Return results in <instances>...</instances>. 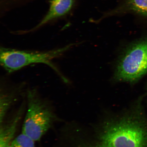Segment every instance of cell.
<instances>
[{
    "mask_svg": "<svg viewBox=\"0 0 147 147\" xmlns=\"http://www.w3.org/2000/svg\"><path fill=\"white\" fill-rule=\"evenodd\" d=\"M142 98L129 114L109 122L100 135L103 144L110 147H147V115Z\"/></svg>",
    "mask_w": 147,
    "mask_h": 147,
    "instance_id": "cell-1",
    "label": "cell"
},
{
    "mask_svg": "<svg viewBox=\"0 0 147 147\" xmlns=\"http://www.w3.org/2000/svg\"><path fill=\"white\" fill-rule=\"evenodd\" d=\"M25 96L27 111L22 133L39 142L60 119L50 101L42 97L35 88L28 89Z\"/></svg>",
    "mask_w": 147,
    "mask_h": 147,
    "instance_id": "cell-2",
    "label": "cell"
},
{
    "mask_svg": "<svg viewBox=\"0 0 147 147\" xmlns=\"http://www.w3.org/2000/svg\"><path fill=\"white\" fill-rule=\"evenodd\" d=\"M71 45L45 52L21 51L1 47L0 53L1 65L7 72L10 73L34 63L47 64L59 74L66 82L65 79L51 61L59 57L68 50Z\"/></svg>",
    "mask_w": 147,
    "mask_h": 147,
    "instance_id": "cell-3",
    "label": "cell"
},
{
    "mask_svg": "<svg viewBox=\"0 0 147 147\" xmlns=\"http://www.w3.org/2000/svg\"><path fill=\"white\" fill-rule=\"evenodd\" d=\"M147 73V40L132 45L127 49L117 65V80L137 82Z\"/></svg>",
    "mask_w": 147,
    "mask_h": 147,
    "instance_id": "cell-4",
    "label": "cell"
},
{
    "mask_svg": "<svg viewBox=\"0 0 147 147\" xmlns=\"http://www.w3.org/2000/svg\"><path fill=\"white\" fill-rule=\"evenodd\" d=\"M25 84H7L3 82L0 90V123L6 119L9 112L24 92Z\"/></svg>",
    "mask_w": 147,
    "mask_h": 147,
    "instance_id": "cell-5",
    "label": "cell"
},
{
    "mask_svg": "<svg viewBox=\"0 0 147 147\" xmlns=\"http://www.w3.org/2000/svg\"><path fill=\"white\" fill-rule=\"evenodd\" d=\"M74 3V0H50L48 11L32 30H36L53 20L66 15L72 9Z\"/></svg>",
    "mask_w": 147,
    "mask_h": 147,
    "instance_id": "cell-6",
    "label": "cell"
},
{
    "mask_svg": "<svg viewBox=\"0 0 147 147\" xmlns=\"http://www.w3.org/2000/svg\"><path fill=\"white\" fill-rule=\"evenodd\" d=\"M129 13L147 17V0H124L120 5L107 12L104 16Z\"/></svg>",
    "mask_w": 147,
    "mask_h": 147,
    "instance_id": "cell-7",
    "label": "cell"
},
{
    "mask_svg": "<svg viewBox=\"0 0 147 147\" xmlns=\"http://www.w3.org/2000/svg\"><path fill=\"white\" fill-rule=\"evenodd\" d=\"M35 143L30 137L22 133L14 138L9 147H36Z\"/></svg>",
    "mask_w": 147,
    "mask_h": 147,
    "instance_id": "cell-8",
    "label": "cell"
},
{
    "mask_svg": "<svg viewBox=\"0 0 147 147\" xmlns=\"http://www.w3.org/2000/svg\"><path fill=\"white\" fill-rule=\"evenodd\" d=\"M93 147H110L108 146H107V145H106L105 144H103V145H102V146H98Z\"/></svg>",
    "mask_w": 147,
    "mask_h": 147,
    "instance_id": "cell-9",
    "label": "cell"
}]
</instances>
